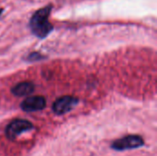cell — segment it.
<instances>
[{"mask_svg": "<svg viewBox=\"0 0 157 156\" xmlns=\"http://www.w3.org/2000/svg\"><path fill=\"white\" fill-rule=\"evenodd\" d=\"M52 6H46L42 8L37 10L29 20V28L31 32L38 38L43 39L52 30L53 26L49 21V17L51 14Z\"/></svg>", "mask_w": 157, "mask_h": 156, "instance_id": "6da1fadb", "label": "cell"}, {"mask_svg": "<svg viewBox=\"0 0 157 156\" xmlns=\"http://www.w3.org/2000/svg\"><path fill=\"white\" fill-rule=\"evenodd\" d=\"M144 141L139 135H127L115 140L111 143V148L116 151H126L137 149L144 146Z\"/></svg>", "mask_w": 157, "mask_h": 156, "instance_id": "7a4b0ae2", "label": "cell"}, {"mask_svg": "<svg viewBox=\"0 0 157 156\" xmlns=\"http://www.w3.org/2000/svg\"><path fill=\"white\" fill-rule=\"evenodd\" d=\"M33 129V124L26 120L17 119L12 120L6 128V135L10 140H15L23 132L29 131Z\"/></svg>", "mask_w": 157, "mask_h": 156, "instance_id": "3957f363", "label": "cell"}, {"mask_svg": "<svg viewBox=\"0 0 157 156\" xmlns=\"http://www.w3.org/2000/svg\"><path fill=\"white\" fill-rule=\"evenodd\" d=\"M78 103V99L72 96H63L59 97L52 104V111L57 115H63L71 111Z\"/></svg>", "mask_w": 157, "mask_h": 156, "instance_id": "277c9868", "label": "cell"}, {"mask_svg": "<svg viewBox=\"0 0 157 156\" xmlns=\"http://www.w3.org/2000/svg\"><path fill=\"white\" fill-rule=\"evenodd\" d=\"M46 107V99L42 96H33L25 98L20 105V108L25 112H35L42 110Z\"/></svg>", "mask_w": 157, "mask_h": 156, "instance_id": "5b68a950", "label": "cell"}, {"mask_svg": "<svg viewBox=\"0 0 157 156\" xmlns=\"http://www.w3.org/2000/svg\"><path fill=\"white\" fill-rule=\"evenodd\" d=\"M34 87L35 86L32 82H21L12 88V93L17 97H27L34 91Z\"/></svg>", "mask_w": 157, "mask_h": 156, "instance_id": "8992f818", "label": "cell"}, {"mask_svg": "<svg viewBox=\"0 0 157 156\" xmlns=\"http://www.w3.org/2000/svg\"><path fill=\"white\" fill-rule=\"evenodd\" d=\"M41 58H42V56L40 55V53H39V52H32V53L29 54L28 59L29 61H38V60H40Z\"/></svg>", "mask_w": 157, "mask_h": 156, "instance_id": "52a82bcc", "label": "cell"}, {"mask_svg": "<svg viewBox=\"0 0 157 156\" xmlns=\"http://www.w3.org/2000/svg\"><path fill=\"white\" fill-rule=\"evenodd\" d=\"M2 12H3V8H0V15H1Z\"/></svg>", "mask_w": 157, "mask_h": 156, "instance_id": "ba28073f", "label": "cell"}]
</instances>
